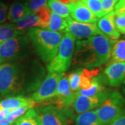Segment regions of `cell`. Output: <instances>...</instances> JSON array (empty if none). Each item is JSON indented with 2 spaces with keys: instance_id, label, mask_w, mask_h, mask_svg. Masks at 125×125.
Here are the masks:
<instances>
[{
  "instance_id": "1",
  "label": "cell",
  "mask_w": 125,
  "mask_h": 125,
  "mask_svg": "<svg viewBox=\"0 0 125 125\" xmlns=\"http://www.w3.org/2000/svg\"><path fill=\"white\" fill-rule=\"evenodd\" d=\"M42 65L36 61H12L0 65V94L23 95L36 90L44 76Z\"/></svg>"
},
{
  "instance_id": "2",
  "label": "cell",
  "mask_w": 125,
  "mask_h": 125,
  "mask_svg": "<svg viewBox=\"0 0 125 125\" xmlns=\"http://www.w3.org/2000/svg\"><path fill=\"white\" fill-rule=\"evenodd\" d=\"M115 41L104 34L78 40L74 51L72 65L83 66L88 69L102 67L108 62L112 46Z\"/></svg>"
},
{
  "instance_id": "3",
  "label": "cell",
  "mask_w": 125,
  "mask_h": 125,
  "mask_svg": "<svg viewBox=\"0 0 125 125\" xmlns=\"http://www.w3.org/2000/svg\"><path fill=\"white\" fill-rule=\"evenodd\" d=\"M36 53L44 62H49L57 54L62 40L61 33L38 28H31L27 31Z\"/></svg>"
},
{
  "instance_id": "4",
  "label": "cell",
  "mask_w": 125,
  "mask_h": 125,
  "mask_svg": "<svg viewBox=\"0 0 125 125\" xmlns=\"http://www.w3.org/2000/svg\"><path fill=\"white\" fill-rule=\"evenodd\" d=\"M33 47L28 36H17L0 44V64L26 60L33 54Z\"/></svg>"
},
{
  "instance_id": "5",
  "label": "cell",
  "mask_w": 125,
  "mask_h": 125,
  "mask_svg": "<svg viewBox=\"0 0 125 125\" xmlns=\"http://www.w3.org/2000/svg\"><path fill=\"white\" fill-rule=\"evenodd\" d=\"M125 109V98L118 91L111 93L95 111L100 125H109Z\"/></svg>"
},
{
  "instance_id": "6",
  "label": "cell",
  "mask_w": 125,
  "mask_h": 125,
  "mask_svg": "<svg viewBox=\"0 0 125 125\" xmlns=\"http://www.w3.org/2000/svg\"><path fill=\"white\" fill-rule=\"evenodd\" d=\"M74 42L75 38L70 33H65L57 54L47 67L49 72H64L70 67L74 51Z\"/></svg>"
},
{
  "instance_id": "7",
  "label": "cell",
  "mask_w": 125,
  "mask_h": 125,
  "mask_svg": "<svg viewBox=\"0 0 125 125\" xmlns=\"http://www.w3.org/2000/svg\"><path fill=\"white\" fill-rule=\"evenodd\" d=\"M37 111L42 125H70L74 119L70 106L61 109L54 105H47Z\"/></svg>"
},
{
  "instance_id": "8",
  "label": "cell",
  "mask_w": 125,
  "mask_h": 125,
  "mask_svg": "<svg viewBox=\"0 0 125 125\" xmlns=\"http://www.w3.org/2000/svg\"><path fill=\"white\" fill-rule=\"evenodd\" d=\"M64 72H49L42 81L38 89L33 93L31 98L36 103L45 104L55 97L59 80Z\"/></svg>"
},
{
  "instance_id": "9",
  "label": "cell",
  "mask_w": 125,
  "mask_h": 125,
  "mask_svg": "<svg viewBox=\"0 0 125 125\" xmlns=\"http://www.w3.org/2000/svg\"><path fill=\"white\" fill-rule=\"evenodd\" d=\"M111 90L105 89L93 97H86L75 93L74 99L70 106L71 108L77 114L92 111L97 108L108 97Z\"/></svg>"
},
{
  "instance_id": "10",
  "label": "cell",
  "mask_w": 125,
  "mask_h": 125,
  "mask_svg": "<svg viewBox=\"0 0 125 125\" xmlns=\"http://www.w3.org/2000/svg\"><path fill=\"white\" fill-rule=\"evenodd\" d=\"M125 62H108L102 74L97 76L99 83L107 84L112 87H119L125 79Z\"/></svg>"
},
{
  "instance_id": "11",
  "label": "cell",
  "mask_w": 125,
  "mask_h": 125,
  "mask_svg": "<svg viewBox=\"0 0 125 125\" xmlns=\"http://www.w3.org/2000/svg\"><path fill=\"white\" fill-rule=\"evenodd\" d=\"M74 94L75 93L72 92L70 88L68 75L66 73H63L58 81L55 97L49 102L58 108L63 109L71 106L74 99Z\"/></svg>"
},
{
  "instance_id": "12",
  "label": "cell",
  "mask_w": 125,
  "mask_h": 125,
  "mask_svg": "<svg viewBox=\"0 0 125 125\" xmlns=\"http://www.w3.org/2000/svg\"><path fill=\"white\" fill-rule=\"evenodd\" d=\"M67 27L65 33H70L75 40H81L83 38H88L92 36L103 34L99 31L96 23L88 24L76 22L70 16L66 19Z\"/></svg>"
},
{
  "instance_id": "13",
  "label": "cell",
  "mask_w": 125,
  "mask_h": 125,
  "mask_svg": "<svg viewBox=\"0 0 125 125\" xmlns=\"http://www.w3.org/2000/svg\"><path fill=\"white\" fill-rule=\"evenodd\" d=\"M72 18L79 22L94 24L97 22V18L81 0L67 4Z\"/></svg>"
},
{
  "instance_id": "14",
  "label": "cell",
  "mask_w": 125,
  "mask_h": 125,
  "mask_svg": "<svg viewBox=\"0 0 125 125\" xmlns=\"http://www.w3.org/2000/svg\"><path fill=\"white\" fill-rule=\"evenodd\" d=\"M36 104V101L31 97H27L24 95L12 96L0 101V110H8L11 111L22 106L33 108Z\"/></svg>"
},
{
  "instance_id": "15",
  "label": "cell",
  "mask_w": 125,
  "mask_h": 125,
  "mask_svg": "<svg viewBox=\"0 0 125 125\" xmlns=\"http://www.w3.org/2000/svg\"><path fill=\"white\" fill-rule=\"evenodd\" d=\"M114 11L105 15L97 22V28L104 35L113 40H116L120 38V33L116 29L114 24Z\"/></svg>"
},
{
  "instance_id": "16",
  "label": "cell",
  "mask_w": 125,
  "mask_h": 125,
  "mask_svg": "<svg viewBox=\"0 0 125 125\" xmlns=\"http://www.w3.org/2000/svg\"><path fill=\"white\" fill-rule=\"evenodd\" d=\"M15 27L18 31L25 33L27 29L36 27L42 28V24L39 17L35 13L30 11L23 16L20 20H18L15 24Z\"/></svg>"
},
{
  "instance_id": "17",
  "label": "cell",
  "mask_w": 125,
  "mask_h": 125,
  "mask_svg": "<svg viewBox=\"0 0 125 125\" xmlns=\"http://www.w3.org/2000/svg\"><path fill=\"white\" fill-rule=\"evenodd\" d=\"M102 67H99L89 70L88 68L82 69L80 74V89L85 90L89 88L94 83V79L101 73Z\"/></svg>"
},
{
  "instance_id": "18",
  "label": "cell",
  "mask_w": 125,
  "mask_h": 125,
  "mask_svg": "<svg viewBox=\"0 0 125 125\" xmlns=\"http://www.w3.org/2000/svg\"><path fill=\"white\" fill-rule=\"evenodd\" d=\"M31 10L27 7L26 4L21 2H15L10 6L9 13L7 15V19L12 24H15L23 16H24Z\"/></svg>"
},
{
  "instance_id": "19",
  "label": "cell",
  "mask_w": 125,
  "mask_h": 125,
  "mask_svg": "<svg viewBox=\"0 0 125 125\" xmlns=\"http://www.w3.org/2000/svg\"><path fill=\"white\" fill-rule=\"evenodd\" d=\"M125 62V40L115 41L112 46L107 62Z\"/></svg>"
},
{
  "instance_id": "20",
  "label": "cell",
  "mask_w": 125,
  "mask_h": 125,
  "mask_svg": "<svg viewBox=\"0 0 125 125\" xmlns=\"http://www.w3.org/2000/svg\"><path fill=\"white\" fill-rule=\"evenodd\" d=\"M67 23L65 19L61 17L56 13L52 11L49 18V25L47 28V30L54 32H66Z\"/></svg>"
},
{
  "instance_id": "21",
  "label": "cell",
  "mask_w": 125,
  "mask_h": 125,
  "mask_svg": "<svg viewBox=\"0 0 125 125\" xmlns=\"http://www.w3.org/2000/svg\"><path fill=\"white\" fill-rule=\"evenodd\" d=\"M14 125H42L37 110L31 108L15 121Z\"/></svg>"
},
{
  "instance_id": "22",
  "label": "cell",
  "mask_w": 125,
  "mask_h": 125,
  "mask_svg": "<svg viewBox=\"0 0 125 125\" xmlns=\"http://www.w3.org/2000/svg\"><path fill=\"white\" fill-rule=\"evenodd\" d=\"M24 33L18 31L15 29V24L10 23L3 24L0 26V44L10 38L24 35Z\"/></svg>"
},
{
  "instance_id": "23",
  "label": "cell",
  "mask_w": 125,
  "mask_h": 125,
  "mask_svg": "<svg viewBox=\"0 0 125 125\" xmlns=\"http://www.w3.org/2000/svg\"><path fill=\"white\" fill-rule=\"evenodd\" d=\"M76 125H100L95 111H89L79 114L75 120Z\"/></svg>"
},
{
  "instance_id": "24",
  "label": "cell",
  "mask_w": 125,
  "mask_h": 125,
  "mask_svg": "<svg viewBox=\"0 0 125 125\" xmlns=\"http://www.w3.org/2000/svg\"><path fill=\"white\" fill-rule=\"evenodd\" d=\"M48 6L52 12L60 15L62 18H67L70 15L68 6L60 2L58 0H49Z\"/></svg>"
},
{
  "instance_id": "25",
  "label": "cell",
  "mask_w": 125,
  "mask_h": 125,
  "mask_svg": "<svg viewBox=\"0 0 125 125\" xmlns=\"http://www.w3.org/2000/svg\"><path fill=\"white\" fill-rule=\"evenodd\" d=\"M97 18L105 15L102 6L101 0H81Z\"/></svg>"
},
{
  "instance_id": "26",
  "label": "cell",
  "mask_w": 125,
  "mask_h": 125,
  "mask_svg": "<svg viewBox=\"0 0 125 125\" xmlns=\"http://www.w3.org/2000/svg\"><path fill=\"white\" fill-rule=\"evenodd\" d=\"M106 89L105 87L101 83H99V81L97 79V76L94 79V81L93 85L90 87L89 88L85 90H79L76 91L79 94L81 95L86 96V97H93L94 95L97 94L99 93L102 92L103 90Z\"/></svg>"
},
{
  "instance_id": "27",
  "label": "cell",
  "mask_w": 125,
  "mask_h": 125,
  "mask_svg": "<svg viewBox=\"0 0 125 125\" xmlns=\"http://www.w3.org/2000/svg\"><path fill=\"white\" fill-rule=\"evenodd\" d=\"M83 68H79L68 75L70 88L72 92L75 93L80 89V74Z\"/></svg>"
},
{
  "instance_id": "28",
  "label": "cell",
  "mask_w": 125,
  "mask_h": 125,
  "mask_svg": "<svg viewBox=\"0 0 125 125\" xmlns=\"http://www.w3.org/2000/svg\"><path fill=\"white\" fill-rule=\"evenodd\" d=\"M114 24L120 33L125 35V11H114Z\"/></svg>"
},
{
  "instance_id": "29",
  "label": "cell",
  "mask_w": 125,
  "mask_h": 125,
  "mask_svg": "<svg viewBox=\"0 0 125 125\" xmlns=\"http://www.w3.org/2000/svg\"><path fill=\"white\" fill-rule=\"evenodd\" d=\"M32 108L30 106H22V107L18 108L17 109H15L13 111L9 112V113L7 115L6 117V120L8 121L9 122L14 123L18 119H19L20 117H22L23 115H24L27 111Z\"/></svg>"
},
{
  "instance_id": "30",
  "label": "cell",
  "mask_w": 125,
  "mask_h": 125,
  "mask_svg": "<svg viewBox=\"0 0 125 125\" xmlns=\"http://www.w3.org/2000/svg\"><path fill=\"white\" fill-rule=\"evenodd\" d=\"M51 13H52V10L47 6L40 8L39 10H38L37 11L35 12V13L40 19L42 24V28H44V29H47L49 25Z\"/></svg>"
},
{
  "instance_id": "31",
  "label": "cell",
  "mask_w": 125,
  "mask_h": 125,
  "mask_svg": "<svg viewBox=\"0 0 125 125\" xmlns=\"http://www.w3.org/2000/svg\"><path fill=\"white\" fill-rule=\"evenodd\" d=\"M47 0H29L26 5L31 12L35 13L40 8L47 6Z\"/></svg>"
},
{
  "instance_id": "32",
  "label": "cell",
  "mask_w": 125,
  "mask_h": 125,
  "mask_svg": "<svg viewBox=\"0 0 125 125\" xmlns=\"http://www.w3.org/2000/svg\"><path fill=\"white\" fill-rule=\"evenodd\" d=\"M117 0H101L103 11L105 15L113 11Z\"/></svg>"
},
{
  "instance_id": "33",
  "label": "cell",
  "mask_w": 125,
  "mask_h": 125,
  "mask_svg": "<svg viewBox=\"0 0 125 125\" xmlns=\"http://www.w3.org/2000/svg\"><path fill=\"white\" fill-rule=\"evenodd\" d=\"M109 125H125V109L115 120Z\"/></svg>"
},
{
  "instance_id": "34",
  "label": "cell",
  "mask_w": 125,
  "mask_h": 125,
  "mask_svg": "<svg viewBox=\"0 0 125 125\" xmlns=\"http://www.w3.org/2000/svg\"><path fill=\"white\" fill-rule=\"evenodd\" d=\"M9 112L8 110H0V122L4 120Z\"/></svg>"
},
{
  "instance_id": "35",
  "label": "cell",
  "mask_w": 125,
  "mask_h": 125,
  "mask_svg": "<svg viewBox=\"0 0 125 125\" xmlns=\"http://www.w3.org/2000/svg\"><path fill=\"white\" fill-rule=\"evenodd\" d=\"M4 10H8V6L1 1H0V12Z\"/></svg>"
},
{
  "instance_id": "36",
  "label": "cell",
  "mask_w": 125,
  "mask_h": 125,
  "mask_svg": "<svg viewBox=\"0 0 125 125\" xmlns=\"http://www.w3.org/2000/svg\"><path fill=\"white\" fill-rule=\"evenodd\" d=\"M14 123H15V122H14ZM14 123L9 122L8 121H6V120H4V121H2V122H0V125H14Z\"/></svg>"
},
{
  "instance_id": "37",
  "label": "cell",
  "mask_w": 125,
  "mask_h": 125,
  "mask_svg": "<svg viewBox=\"0 0 125 125\" xmlns=\"http://www.w3.org/2000/svg\"><path fill=\"white\" fill-rule=\"evenodd\" d=\"M60 2H61L62 4H69L70 3H71V2H74L73 1V0H58Z\"/></svg>"
},
{
  "instance_id": "38",
  "label": "cell",
  "mask_w": 125,
  "mask_h": 125,
  "mask_svg": "<svg viewBox=\"0 0 125 125\" xmlns=\"http://www.w3.org/2000/svg\"><path fill=\"white\" fill-rule=\"evenodd\" d=\"M122 10H124V11H125V8H124V9H123Z\"/></svg>"
},
{
  "instance_id": "39",
  "label": "cell",
  "mask_w": 125,
  "mask_h": 125,
  "mask_svg": "<svg viewBox=\"0 0 125 125\" xmlns=\"http://www.w3.org/2000/svg\"></svg>"
},
{
  "instance_id": "40",
  "label": "cell",
  "mask_w": 125,
  "mask_h": 125,
  "mask_svg": "<svg viewBox=\"0 0 125 125\" xmlns=\"http://www.w3.org/2000/svg\"><path fill=\"white\" fill-rule=\"evenodd\" d=\"M0 99H1V97H0Z\"/></svg>"
},
{
  "instance_id": "41",
  "label": "cell",
  "mask_w": 125,
  "mask_h": 125,
  "mask_svg": "<svg viewBox=\"0 0 125 125\" xmlns=\"http://www.w3.org/2000/svg\"></svg>"
}]
</instances>
